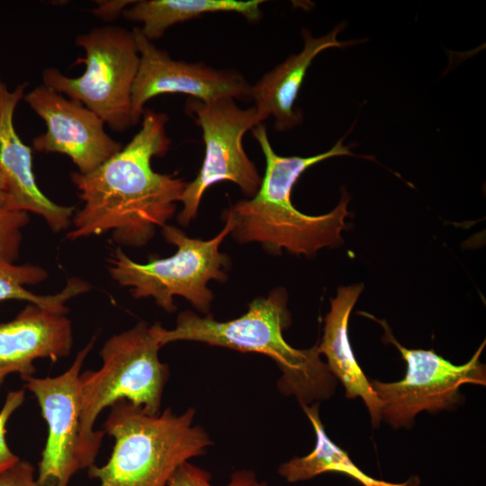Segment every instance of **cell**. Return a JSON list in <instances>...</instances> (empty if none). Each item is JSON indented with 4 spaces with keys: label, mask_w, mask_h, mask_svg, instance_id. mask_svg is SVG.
Wrapping results in <instances>:
<instances>
[{
    "label": "cell",
    "mask_w": 486,
    "mask_h": 486,
    "mask_svg": "<svg viewBox=\"0 0 486 486\" xmlns=\"http://www.w3.org/2000/svg\"><path fill=\"white\" fill-rule=\"evenodd\" d=\"M48 278V273L36 265H15L0 256V302L18 300L36 304L43 309L66 314V302L71 298L86 292L91 286L84 280L72 277L63 290L52 295H38L25 288Z\"/></svg>",
    "instance_id": "obj_19"
},
{
    "label": "cell",
    "mask_w": 486,
    "mask_h": 486,
    "mask_svg": "<svg viewBox=\"0 0 486 486\" xmlns=\"http://www.w3.org/2000/svg\"><path fill=\"white\" fill-rule=\"evenodd\" d=\"M224 220L222 230L209 240L190 238L180 229L166 224L161 233L166 242L176 247L173 256H151L147 263L140 264L116 248L108 258V271L120 285L129 287L136 299L152 297L160 308L174 312V297L181 296L207 315L213 300L208 283L227 280L230 257L219 248L231 233L233 222L226 212Z\"/></svg>",
    "instance_id": "obj_6"
},
{
    "label": "cell",
    "mask_w": 486,
    "mask_h": 486,
    "mask_svg": "<svg viewBox=\"0 0 486 486\" xmlns=\"http://www.w3.org/2000/svg\"><path fill=\"white\" fill-rule=\"evenodd\" d=\"M185 111L202 129L205 152L197 176L187 184L180 200L183 209L177 219L183 226L196 216L210 186L230 181L253 197L262 181L243 147L245 133L262 122L254 106L242 109L231 98L210 102L189 98Z\"/></svg>",
    "instance_id": "obj_8"
},
{
    "label": "cell",
    "mask_w": 486,
    "mask_h": 486,
    "mask_svg": "<svg viewBox=\"0 0 486 486\" xmlns=\"http://www.w3.org/2000/svg\"><path fill=\"white\" fill-rule=\"evenodd\" d=\"M24 390L11 391L6 394L0 410V473L14 466L21 459L9 447L6 442V426L12 415L23 404Z\"/></svg>",
    "instance_id": "obj_22"
},
{
    "label": "cell",
    "mask_w": 486,
    "mask_h": 486,
    "mask_svg": "<svg viewBox=\"0 0 486 486\" xmlns=\"http://www.w3.org/2000/svg\"><path fill=\"white\" fill-rule=\"evenodd\" d=\"M5 204V193L3 176L0 170V208H4Z\"/></svg>",
    "instance_id": "obj_25"
},
{
    "label": "cell",
    "mask_w": 486,
    "mask_h": 486,
    "mask_svg": "<svg viewBox=\"0 0 486 486\" xmlns=\"http://www.w3.org/2000/svg\"><path fill=\"white\" fill-rule=\"evenodd\" d=\"M263 0H140L127 7L125 19L143 23V35L153 41L171 26L210 13H237L249 21L261 16Z\"/></svg>",
    "instance_id": "obj_17"
},
{
    "label": "cell",
    "mask_w": 486,
    "mask_h": 486,
    "mask_svg": "<svg viewBox=\"0 0 486 486\" xmlns=\"http://www.w3.org/2000/svg\"><path fill=\"white\" fill-rule=\"evenodd\" d=\"M22 99L46 124V131L33 139V148L67 155L80 174L94 170L122 148L97 114L50 87L39 86Z\"/></svg>",
    "instance_id": "obj_12"
},
{
    "label": "cell",
    "mask_w": 486,
    "mask_h": 486,
    "mask_svg": "<svg viewBox=\"0 0 486 486\" xmlns=\"http://www.w3.org/2000/svg\"><path fill=\"white\" fill-rule=\"evenodd\" d=\"M309 418L316 435L313 450L302 457H293L282 464L279 474L288 482H297L311 479L327 472L344 473L364 486H418V476H411L401 483L387 482L372 478L364 472L348 456L346 451L336 445L326 434L319 415V403L312 406L302 405Z\"/></svg>",
    "instance_id": "obj_18"
},
{
    "label": "cell",
    "mask_w": 486,
    "mask_h": 486,
    "mask_svg": "<svg viewBox=\"0 0 486 486\" xmlns=\"http://www.w3.org/2000/svg\"><path fill=\"white\" fill-rule=\"evenodd\" d=\"M252 131L266 158V172L253 197L238 201L225 212L233 222V238L239 243L257 242L271 254L286 249L306 256H313L322 248L341 245L348 215L346 193L331 212L318 216L298 211L291 194L309 167L330 158L353 156L349 146H344L341 139L329 150L315 156L284 157L273 149L265 125L260 123Z\"/></svg>",
    "instance_id": "obj_2"
},
{
    "label": "cell",
    "mask_w": 486,
    "mask_h": 486,
    "mask_svg": "<svg viewBox=\"0 0 486 486\" xmlns=\"http://www.w3.org/2000/svg\"><path fill=\"white\" fill-rule=\"evenodd\" d=\"M159 323L148 326L140 321L133 328L112 336L100 350L102 365L80 374L82 409L78 438L81 470L94 464L103 430H94L99 414L121 400L158 413L168 367L160 362L162 346L158 334Z\"/></svg>",
    "instance_id": "obj_5"
},
{
    "label": "cell",
    "mask_w": 486,
    "mask_h": 486,
    "mask_svg": "<svg viewBox=\"0 0 486 486\" xmlns=\"http://www.w3.org/2000/svg\"><path fill=\"white\" fill-rule=\"evenodd\" d=\"M95 339L93 337L61 374L32 376L24 381L48 427L36 476L41 486H68L71 478L81 471L77 452L82 409L80 374Z\"/></svg>",
    "instance_id": "obj_10"
},
{
    "label": "cell",
    "mask_w": 486,
    "mask_h": 486,
    "mask_svg": "<svg viewBox=\"0 0 486 486\" xmlns=\"http://www.w3.org/2000/svg\"><path fill=\"white\" fill-rule=\"evenodd\" d=\"M73 346L71 321L66 314L29 303L16 317L0 324V390L5 378L19 374L24 382L34 376V361L57 362Z\"/></svg>",
    "instance_id": "obj_14"
},
{
    "label": "cell",
    "mask_w": 486,
    "mask_h": 486,
    "mask_svg": "<svg viewBox=\"0 0 486 486\" xmlns=\"http://www.w3.org/2000/svg\"><path fill=\"white\" fill-rule=\"evenodd\" d=\"M343 25L336 26L324 36L314 38L302 31V50L291 55L283 63L266 73L255 85H251L249 99L262 122L273 116L278 131L292 129L302 122V114L294 108L299 91L312 60L329 48H345L358 41H339L338 32Z\"/></svg>",
    "instance_id": "obj_15"
},
{
    "label": "cell",
    "mask_w": 486,
    "mask_h": 486,
    "mask_svg": "<svg viewBox=\"0 0 486 486\" xmlns=\"http://www.w3.org/2000/svg\"><path fill=\"white\" fill-rule=\"evenodd\" d=\"M377 320L385 329L384 339L393 344L407 364L405 377L398 382L373 380L371 385L382 402V419L395 428L409 427L416 415L453 410L461 401L463 384H486V367L480 361L485 341L472 358L456 365L434 350L409 349L393 337L384 320Z\"/></svg>",
    "instance_id": "obj_9"
},
{
    "label": "cell",
    "mask_w": 486,
    "mask_h": 486,
    "mask_svg": "<svg viewBox=\"0 0 486 486\" xmlns=\"http://www.w3.org/2000/svg\"><path fill=\"white\" fill-rule=\"evenodd\" d=\"M28 212L0 208V256L14 262L20 253L22 230L28 224Z\"/></svg>",
    "instance_id": "obj_21"
},
{
    "label": "cell",
    "mask_w": 486,
    "mask_h": 486,
    "mask_svg": "<svg viewBox=\"0 0 486 486\" xmlns=\"http://www.w3.org/2000/svg\"><path fill=\"white\" fill-rule=\"evenodd\" d=\"M167 486H217L212 483L211 473L190 462L181 464L170 477ZM223 486H267L255 472L241 469L234 472Z\"/></svg>",
    "instance_id": "obj_20"
},
{
    "label": "cell",
    "mask_w": 486,
    "mask_h": 486,
    "mask_svg": "<svg viewBox=\"0 0 486 486\" xmlns=\"http://www.w3.org/2000/svg\"><path fill=\"white\" fill-rule=\"evenodd\" d=\"M194 409L181 415L166 409L150 415L126 400L111 406L104 432L114 439L104 465H92L88 476L99 486H167L175 471L204 454L212 444L206 431L193 425Z\"/></svg>",
    "instance_id": "obj_4"
},
{
    "label": "cell",
    "mask_w": 486,
    "mask_h": 486,
    "mask_svg": "<svg viewBox=\"0 0 486 486\" xmlns=\"http://www.w3.org/2000/svg\"><path fill=\"white\" fill-rule=\"evenodd\" d=\"M0 82H1V80H0Z\"/></svg>",
    "instance_id": "obj_26"
},
{
    "label": "cell",
    "mask_w": 486,
    "mask_h": 486,
    "mask_svg": "<svg viewBox=\"0 0 486 486\" xmlns=\"http://www.w3.org/2000/svg\"><path fill=\"white\" fill-rule=\"evenodd\" d=\"M135 1L129 0H109L97 1L98 6L93 9L92 13L104 21L115 20L123 11Z\"/></svg>",
    "instance_id": "obj_24"
},
{
    "label": "cell",
    "mask_w": 486,
    "mask_h": 486,
    "mask_svg": "<svg viewBox=\"0 0 486 486\" xmlns=\"http://www.w3.org/2000/svg\"><path fill=\"white\" fill-rule=\"evenodd\" d=\"M85 50V72L68 77L56 68H45L43 85L81 103L113 130L122 132L134 125L131 91L140 55L132 32L118 26H102L76 37Z\"/></svg>",
    "instance_id": "obj_7"
},
{
    "label": "cell",
    "mask_w": 486,
    "mask_h": 486,
    "mask_svg": "<svg viewBox=\"0 0 486 486\" xmlns=\"http://www.w3.org/2000/svg\"><path fill=\"white\" fill-rule=\"evenodd\" d=\"M167 121L163 112L145 110L140 130L124 148L87 174L72 173L84 207L72 218L69 239L112 230L116 243L141 247L166 225L188 184L151 167L152 158L169 148Z\"/></svg>",
    "instance_id": "obj_1"
},
{
    "label": "cell",
    "mask_w": 486,
    "mask_h": 486,
    "mask_svg": "<svg viewBox=\"0 0 486 486\" xmlns=\"http://www.w3.org/2000/svg\"><path fill=\"white\" fill-rule=\"evenodd\" d=\"M26 86L27 83H22L9 90L6 84L0 82V170L4 208L38 214L53 231L58 232L70 226L75 208L53 202L37 185L32 148L23 143L14 124V112Z\"/></svg>",
    "instance_id": "obj_13"
},
{
    "label": "cell",
    "mask_w": 486,
    "mask_h": 486,
    "mask_svg": "<svg viewBox=\"0 0 486 486\" xmlns=\"http://www.w3.org/2000/svg\"><path fill=\"white\" fill-rule=\"evenodd\" d=\"M132 33L140 55L131 91L134 125L142 117L145 104L162 94H184L203 102L249 99L251 85L240 74L201 63L175 60L147 39L140 28H134Z\"/></svg>",
    "instance_id": "obj_11"
},
{
    "label": "cell",
    "mask_w": 486,
    "mask_h": 486,
    "mask_svg": "<svg viewBox=\"0 0 486 486\" xmlns=\"http://www.w3.org/2000/svg\"><path fill=\"white\" fill-rule=\"evenodd\" d=\"M287 301L286 291L276 288L267 297L253 300L246 313L227 321L184 311L178 315L173 329L158 324L159 342L163 346L179 340L198 341L267 356L283 373L278 382L280 391L296 396L301 405H308L332 395L335 377L321 361L318 345L301 350L284 338L283 331L291 323Z\"/></svg>",
    "instance_id": "obj_3"
},
{
    "label": "cell",
    "mask_w": 486,
    "mask_h": 486,
    "mask_svg": "<svg viewBox=\"0 0 486 486\" xmlns=\"http://www.w3.org/2000/svg\"><path fill=\"white\" fill-rule=\"evenodd\" d=\"M36 469L28 461L20 460L0 473V486H41L35 476Z\"/></svg>",
    "instance_id": "obj_23"
},
{
    "label": "cell",
    "mask_w": 486,
    "mask_h": 486,
    "mask_svg": "<svg viewBox=\"0 0 486 486\" xmlns=\"http://www.w3.org/2000/svg\"><path fill=\"white\" fill-rule=\"evenodd\" d=\"M363 289L362 284L338 289L336 297L330 301V310L325 318L324 333L318 349L326 356L329 372L343 384L346 397L362 398L373 426L378 427L382 405L358 364L348 337L349 316Z\"/></svg>",
    "instance_id": "obj_16"
}]
</instances>
